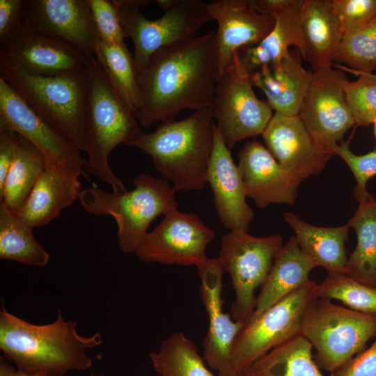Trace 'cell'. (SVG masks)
Instances as JSON below:
<instances>
[{"label": "cell", "instance_id": "obj_1", "mask_svg": "<svg viewBox=\"0 0 376 376\" xmlns=\"http://www.w3.org/2000/svg\"><path fill=\"white\" fill-rule=\"evenodd\" d=\"M215 31L164 47L138 72L141 105L139 125L173 119L185 109L212 108L218 65Z\"/></svg>", "mask_w": 376, "mask_h": 376}, {"label": "cell", "instance_id": "obj_2", "mask_svg": "<svg viewBox=\"0 0 376 376\" xmlns=\"http://www.w3.org/2000/svg\"><path fill=\"white\" fill-rule=\"evenodd\" d=\"M99 332L79 334L77 322L65 320L60 310L48 324H35L6 311H0V349L18 370L44 376H64L72 370H85L93 361L86 350L100 346Z\"/></svg>", "mask_w": 376, "mask_h": 376}, {"label": "cell", "instance_id": "obj_3", "mask_svg": "<svg viewBox=\"0 0 376 376\" xmlns=\"http://www.w3.org/2000/svg\"><path fill=\"white\" fill-rule=\"evenodd\" d=\"M214 125L212 108L198 109L182 120L162 121L154 132H143L127 146L149 155L176 191L201 190L207 183Z\"/></svg>", "mask_w": 376, "mask_h": 376}, {"label": "cell", "instance_id": "obj_4", "mask_svg": "<svg viewBox=\"0 0 376 376\" xmlns=\"http://www.w3.org/2000/svg\"><path fill=\"white\" fill-rule=\"evenodd\" d=\"M87 73L86 100L85 172L110 185L113 193L127 191L109 164L111 151L118 145H127L143 132L136 115L112 88L95 55H86Z\"/></svg>", "mask_w": 376, "mask_h": 376}, {"label": "cell", "instance_id": "obj_5", "mask_svg": "<svg viewBox=\"0 0 376 376\" xmlns=\"http://www.w3.org/2000/svg\"><path fill=\"white\" fill-rule=\"evenodd\" d=\"M0 72L35 111L85 151L87 73L85 67L39 74L0 59Z\"/></svg>", "mask_w": 376, "mask_h": 376}, {"label": "cell", "instance_id": "obj_6", "mask_svg": "<svg viewBox=\"0 0 376 376\" xmlns=\"http://www.w3.org/2000/svg\"><path fill=\"white\" fill-rule=\"evenodd\" d=\"M133 184L134 189L116 194L93 182L79 198L86 212L116 220L118 247L125 253L135 252L156 217L178 209L176 191L166 180L141 173Z\"/></svg>", "mask_w": 376, "mask_h": 376}, {"label": "cell", "instance_id": "obj_7", "mask_svg": "<svg viewBox=\"0 0 376 376\" xmlns=\"http://www.w3.org/2000/svg\"><path fill=\"white\" fill-rule=\"evenodd\" d=\"M301 334L315 349L313 357L319 368L334 373L376 337V315L318 298L304 313Z\"/></svg>", "mask_w": 376, "mask_h": 376}, {"label": "cell", "instance_id": "obj_8", "mask_svg": "<svg viewBox=\"0 0 376 376\" xmlns=\"http://www.w3.org/2000/svg\"><path fill=\"white\" fill-rule=\"evenodd\" d=\"M120 22L134 43L133 58L137 71L159 49L196 36L212 21L207 3L201 0H179L157 19H147L140 7L149 0H113Z\"/></svg>", "mask_w": 376, "mask_h": 376}, {"label": "cell", "instance_id": "obj_9", "mask_svg": "<svg viewBox=\"0 0 376 376\" xmlns=\"http://www.w3.org/2000/svg\"><path fill=\"white\" fill-rule=\"evenodd\" d=\"M318 283L309 280L258 315L244 322L232 350L234 369L244 375L258 359L273 348L301 334L304 313L316 299Z\"/></svg>", "mask_w": 376, "mask_h": 376}, {"label": "cell", "instance_id": "obj_10", "mask_svg": "<svg viewBox=\"0 0 376 376\" xmlns=\"http://www.w3.org/2000/svg\"><path fill=\"white\" fill-rule=\"evenodd\" d=\"M253 86L251 73L238 51L218 77L212 107L216 127L230 150L238 141L262 134L273 116Z\"/></svg>", "mask_w": 376, "mask_h": 376}, {"label": "cell", "instance_id": "obj_11", "mask_svg": "<svg viewBox=\"0 0 376 376\" xmlns=\"http://www.w3.org/2000/svg\"><path fill=\"white\" fill-rule=\"evenodd\" d=\"M279 234L256 237L242 230H230L221 240L219 258L232 281L235 299L231 317L245 322L255 309V290L266 281L274 259L283 246Z\"/></svg>", "mask_w": 376, "mask_h": 376}, {"label": "cell", "instance_id": "obj_12", "mask_svg": "<svg viewBox=\"0 0 376 376\" xmlns=\"http://www.w3.org/2000/svg\"><path fill=\"white\" fill-rule=\"evenodd\" d=\"M347 81L334 66L311 72L298 114L313 138L333 155L334 147L356 125L345 96Z\"/></svg>", "mask_w": 376, "mask_h": 376}, {"label": "cell", "instance_id": "obj_13", "mask_svg": "<svg viewBox=\"0 0 376 376\" xmlns=\"http://www.w3.org/2000/svg\"><path fill=\"white\" fill-rule=\"evenodd\" d=\"M214 236L197 215L176 209L145 235L134 254L146 263L197 266L207 258L206 248Z\"/></svg>", "mask_w": 376, "mask_h": 376}, {"label": "cell", "instance_id": "obj_14", "mask_svg": "<svg viewBox=\"0 0 376 376\" xmlns=\"http://www.w3.org/2000/svg\"><path fill=\"white\" fill-rule=\"evenodd\" d=\"M0 130H10L35 145L47 166L71 163L84 169L86 158L61 132L35 111L0 77Z\"/></svg>", "mask_w": 376, "mask_h": 376}, {"label": "cell", "instance_id": "obj_15", "mask_svg": "<svg viewBox=\"0 0 376 376\" xmlns=\"http://www.w3.org/2000/svg\"><path fill=\"white\" fill-rule=\"evenodd\" d=\"M196 267L201 280L200 297L209 318L208 331L202 343L203 358L217 371V376H240L233 367L232 350L244 323L235 321L223 311L224 269L218 257L207 258Z\"/></svg>", "mask_w": 376, "mask_h": 376}, {"label": "cell", "instance_id": "obj_16", "mask_svg": "<svg viewBox=\"0 0 376 376\" xmlns=\"http://www.w3.org/2000/svg\"><path fill=\"white\" fill-rule=\"evenodd\" d=\"M22 21L85 55L95 54L99 37L88 0H26Z\"/></svg>", "mask_w": 376, "mask_h": 376}, {"label": "cell", "instance_id": "obj_17", "mask_svg": "<svg viewBox=\"0 0 376 376\" xmlns=\"http://www.w3.org/2000/svg\"><path fill=\"white\" fill-rule=\"evenodd\" d=\"M262 136L278 163L300 182L322 171L333 155L313 138L298 115L274 113Z\"/></svg>", "mask_w": 376, "mask_h": 376}, {"label": "cell", "instance_id": "obj_18", "mask_svg": "<svg viewBox=\"0 0 376 376\" xmlns=\"http://www.w3.org/2000/svg\"><path fill=\"white\" fill-rule=\"evenodd\" d=\"M212 20L217 23L214 34L218 77L231 63L240 49L262 41L272 31V14L252 9L247 0H215L207 3Z\"/></svg>", "mask_w": 376, "mask_h": 376}, {"label": "cell", "instance_id": "obj_19", "mask_svg": "<svg viewBox=\"0 0 376 376\" xmlns=\"http://www.w3.org/2000/svg\"><path fill=\"white\" fill-rule=\"evenodd\" d=\"M238 170L246 196L258 207L293 205L301 182L288 173L258 141H247L238 155Z\"/></svg>", "mask_w": 376, "mask_h": 376}, {"label": "cell", "instance_id": "obj_20", "mask_svg": "<svg viewBox=\"0 0 376 376\" xmlns=\"http://www.w3.org/2000/svg\"><path fill=\"white\" fill-rule=\"evenodd\" d=\"M0 59L39 74H56L85 67L86 55L65 42L22 26L1 44Z\"/></svg>", "mask_w": 376, "mask_h": 376}, {"label": "cell", "instance_id": "obj_21", "mask_svg": "<svg viewBox=\"0 0 376 376\" xmlns=\"http://www.w3.org/2000/svg\"><path fill=\"white\" fill-rule=\"evenodd\" d=\"M206 181L211 187L215 210L223 226L230 230L247 231L254 213L246 203L238 167L215 123L214 145Z\"/></svg>", "mask_w": 376, "mask_h": 376}, {"label": "cell", "instance_id": "obj_22", "mask_svg": "<svg viewBox=\"0 0 376 376\" xmlns=\"http://www.w3.org/2000/svg\"><path fill=\"white\" fill-rule=\"evenodd\" d=\"M80 176L89 179L84 168L74 164L47 166L16 213L33 228L46 225L79 198Z\"/></svg>", "mask_w": 376, "mask_h": 376}, {"label": "cell", "instance_id": "obj_23", "mask_svg": "<svg viewBox=\"0 0 376 376\" xmlns=\"http://www.w3.org/2000/svg\"><path fill=\"white\" fill-rule=\"evenodd\" d=\"M310 77L311 72L290 52L281 61L251 73L253 86L265 93L272 109L288 116L299 114Z\"/></svg>", "mask_w": 376, "mask_h": 376}, {"label": "cell", "instance_id": "obj_24", "mask_svg": "<svg viewBox=\"0 0 376 376\" xmlns=\"http://www.w3.org/2000/svg\"><path fill=\"white\" fill-rule=\"evenodd\" d=\"M304 45L303 58L313 71L332 67L342 40L339 22L329 0H304L300 12Z\"/></svg>", "mask_w": 376, "mask_h": 376}, {"label": "cell", "instance_id": "obj_25", "mask_svg": "<svg viewBox=\"0 0 376 376\" xmlns=\"http://www.w3.org/2000/svg\"><path fill=\"white\" fill-rule=\"evenodd\" d=\"M315 263L302 251L295 236L277 252L267 278L256 299L252 315H258L310 279Z\"/></svg>", "mask_w": 376, "mask_h": 376}, {"label": "cell", "instance_id": "obj_26", "mask_svg": "<svg viewBox=\"0 0 376 376\" xmlns=\"http://www.w3.org/2000/svg\"><path fill=\"white\" fill-rule=\"evenodd\" d=\"M284 220L295 232L299 246L328 274H345L347 262L345 242L350 228L347 224L338 227H319L285 212Z\"/></svg>", "mask_w": 376, "mask_h": 376}, {"label": "cell", "instance_id": "obj_27", "mask_svg": "<svg viewBox=\"0 0 376 376\" xmlns=\"http://www.w3.org/2000/svg\"><path fill=\"white\" fill-rule=\"evenodd\" d=\"M301 8L271 13L275 19L272 31L258 44L245 47L241 55L250 73L263 65L281 61L290 53V46L296 47L303 58L304 45L301 29Z\"/></svg>", "mask_w": 376, "mask_h": 376}, {"label": "cell", "instance_id": "obj_28", "mask_svg": "<svg viewBox=\"0 0 376 376\" xmlns=\"http://www.w3.org/2000/svg\"><path fill=\"white\" fill-rule=\"evenodd\" d=\"M312 344L301 334L271 350L244 376H324L312 354ZM329 376H334L331 373Z\"/></svg>", "mask_w": 376, "mask_h": 376}, {"label": "cell", "instance_id": "obj_29", "mask_svg": "<svg viewBox=\"0 0 376 376\" xmlns=\"http://www.w3.org/2000/svg\"><path fill=\"white\" fill-rule=\"evenodd\" d=\"M357 234V245L347 258L345 274L376 287V198L359 203L347 222Z\"/></svg>", "mask_w": 376, "mask_h": 376}, {"label": "cell", "instance_id": "obj_30", "mask_svg": "<svg viewBox=\"0 0 376 376\" xmlns=\"http://www.w3.org/2000/svg\"><path fill=\"white\" fill-rule=\"evenodd\" d=\"M95 56L112 88L136 115L141 105V93L133 55L126 44L99 40Z\"/></svg>", "mask_w": 376, "mask_h": 376}, {"label": "cell", "instance_id": "obj_31", "mask_svg": "<svg viewBox=\"0 0 376 376\" xmlns=\"http://www.w3.org/2000/svg\"><path fill=\"white\" fill-rule=\"evenodd\" d=\"M46 167L43 153L29 141L19 136L15 160L0 189L1 202L17 212L27 200Z\"/></svg>", "mask_w": 376, "mask_h": 376}, {"label": "cell", "instance_id": "obj_32", "mask_svg": "<svg viewBox=\"0 0 376 376\" xmlns=\"http://www.w3.org/2000/svg\"><path fill=\"white\" fill-rule=\"evenodd\" d=\"M0 258L38 267L45 266L49 260L33 227L3 202L0 203Z\"/></svg>", "mask_w": 376, "mask_h": 376}, {"label": "cell", "instance_id": "obj_33", "mask_svg": "<svg viewBox=\"0 0 376 376\" xmlns=\"http://www.w3.org/2000/svg\"><path fill=\"white\" fill-rule=\"evenodd\" d=\"M149 357L159 376H214L206 367L196 344L182 332L164 340L157 352Z\"/></svg>", "mask_w": 376, "mask_h": 376}, {"label": "cell", "instance_id": "obj_34", "mask_svg": "<svg viewBox=\"0 0 376 376\" xmlns=\"http://www.w3.org/2000/svg\"><path fill=\"white\" fill-rule=\"evenodd\" d=\"M318 298L338 299L350 309L376 315V287L361 283L345 274H328L318 284Z\"/></svg>", "mask_w": 376, "mask_h": 376}, {"label": "cell", "instance_id": "obj_35", "mask_svg": "<svg viewBox=\"0 0 376 376\" xmlns=\"http://www.w3.org/2000/svg\"><path fill=\"white\" fill-rule=\"evenodd\" d=\"M333 61L355 72L373 73L376 70V17L345 35Z\"/></svg>", "mask_w": 376, "mask_h": 376}, {"label": "cell", "instance_id": "obj_36", "mask_svg": "<svg viewBox=\"0 0 376 376\" xmlns=\"http://www.w3.org/2000/svg\"><path fill=\"white\" fill-rule=\"evenodd\" d=\"M333 66L359 76L346 82L345 96L356 126H368L376 119V77L373 73L355 72L340 64Z\"/></svg>", "mask_w": 376, "mask_h": 376}, {"label": "cell", "instance_id": "obj_37", "mask_svg": "<svg viewBox=\"0 0 376 376\" xmlns=\"http://www.w3.org/2000/svg\"><path fill=\"white\" fill-rule=\"evenodd\" d=\"M350 138L335 146L333 153L340 157L352 171L357 182L354 194L361 203L372 197L366 185L370 178L376 175V149L364 155H356L350 149Z\"/></svg>", "mask_w": 376, "mask_h": 376}, {"label": "cell", "instance_id": "obj_38", "mask_svg": "<svg viewBox=\"0 0 376 376\" xmlns=\"http://www.w3.org/2000/svg\"><path fill=\"white\" fill-rule=\"evenodd\" d=\"M99 40L110 44L125 43L128 35L111 1L88 0Z\"/></svg>", "mask_w": 376, "mask_h": 376}, {"label": "cell", "instance_id": "obj_39", "mask_svg": "<svg viewBox=\"0 0 376 376\" xmlns=\"http://www.w3.org/2000/svg\"><path fill=\"white\" fill-rule=\"evenodd\" d=\"M331 4L343 36L376 17V0H331Z\"/></svg>", "mask_w": 376, "mask_h": 376}, {"label": "cell", "instance_id": "obj_40", "mask_svg": "<svg viewBox=\"0 0 376 376\" xmlns=\"http://www.w3.org/2000/svg\"><path fill=\"white\" fill-rule=\"evenodd\" d=\"M334 376H376V337L373 343L336 372Z\"/></svg>", "mask_w": 376, "mask_h": 376}, {"label": "cell", "instance_id": "obj_41", "mask_svg": "<svg viewBox=\"0 0 376 376\" xmlns=\"http://www.w3.org/2000/svg\"><path fill=\"white\" fill-rule=\"evenodd\" d=\"M24 0H0V44L22 24Z\"/></svg>", "mask_w": 376, "mask_h": 376}, {"label": "cell", "instance_id": "obj_42", "mask_svg": "<svg viewBox=\"0 0 376 376\" xmlns=\"http://www.w3.org/2000/svg\"><path fill=\"white\" fill-rule=\"evenodd\" d=\"M19 136L10 130H0V189L13 164L19 144Z\"/></svg>", "mask_w": 376, "mask_h": 376}, {"label": "cell", "instance_id": "obj_43", "mask_svg": "<svg viewBox=\"0 0 376 376\" xmlns=\"http://www.w3.org/2000/svg\"><path fill=\"white\" fill-rule=\"evenodd\" d=\"M304 0H253L250 7L258 12L271 14L274 12L301 8Z\"/></svg>", "mask_w": 376, "mask_h": 376}, {"label": "cell", "instance_id": "obj_44", "mask_svg": "<svg viewBox=\"0 0 376 376\" xmlns=\"http://www.w3.org/2000/svg\"><path fill=\"white\" fill-rule=\"evenodd\" d=\"M17 371L3 356L0 357V376H14Z\"/></svg>", "mask_w": 376, "mask_h": 376}, {"label": "cell", "instance_id": "obj_45", "mask_svg": "<svg viewBox=\"0 0 376 376\" xmlns=\"http://www.w3.org/2000/svg\"><path fill=\"white\" fill-rule=\"evenodd\" d=\"M179 0H157L155 2L157 5L165 11L175 6Z\"/></svg>", "mask_w": 376, "mask_h": 376}, {"label": "cell", "instance_id": "obj_46", "mask_svg": "<svg viewBox=\"0 0 376 376\" xmlns=\"http://www.w3.org/2000/svg\"><path fill=\"white\" fill-rule=\"evenodd\" d=\"M14 376H44V375H39V374L27 373H24V372L17 370V371L16 372Z\"/></svg>", "mask_w": 376, "mask_h": 376}, {"label": "cell", "instance_id": "obj_47", "mask_svg": "<svg viewBox=\"0 0 376 376\" xmlns=\"http://www.w3.org/2000/svg\"><path fill=\"white\" fill-rule=\"evenodd\" d=\"M373 123L374 124V133H375V136L376 139V119L374 120Z\"/></svg>", "mask_w": 376, "mask_h": 376}, {"label": "cell", "instance_id": "obj_48", "mask_svg": "<svg viewBox=\"0 0 376 376\" xmlns=\"http://www.w3.org/2000/svg\"><path fill=\"white\" fill-rule=\"evenodd\" d=\"M89 376H96V375H95V374H93V373H91ZM100 376H104V375H100Z\"/></svg>", "mask_w": 376, "mask_h": 376}, {"label": "cell", "instance_id": "obj_49", "mask_svg": "<svg viewBox=\"0 0 376 376\" xmlns=\"http://www.w3.org/2000/svg\"><path fill=\"white\" fill-rule=\"evenodd\" d=\"M373 75H374V76L376 77V74H373Z\"/></svg>", "mask_w": 376, "mask_h": 376}, {"label": "cell", "instance_id": "obj_50", "mask_svg": "<svg viewBox=\"0 0 376 376\" xmlns=\"http://www.w3.org/2000/svg\"><path fill=\"white\" fill-rule=\"evenodd\" d=\"M240 376H244V375H240Z\"/></svg>", "mask_w": 376, "mask_h": 376}]
</instances>
